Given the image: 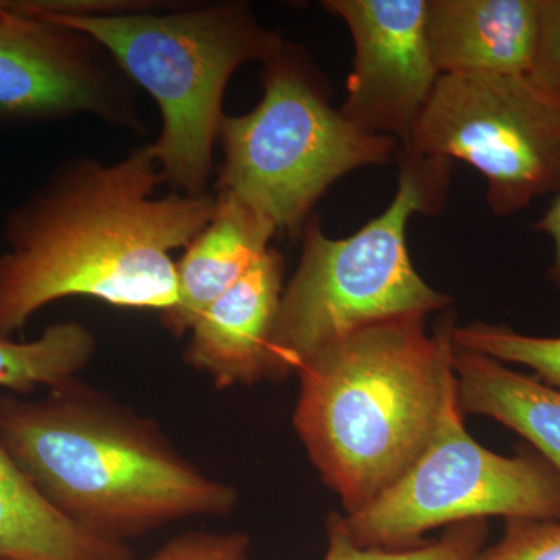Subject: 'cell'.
<instances>
[{"mask_svg":"<svg viewBox=\"0 0 560 560\" xmlns=\"http://www.w3.org/2000/svg\"><path fill=\"white\" fill-rule=\"evenodd\" d=\"M162 183L149 143L116 164L72 162L13 210L0 256V338L69 296L171 311L178 300L172 253L208 226L217 197H156Z\"/></svg>","mask_w":560,"mask_h":560,"instance_id":"6da1fadb","label":"cell"},{"mask_svg":"<svg viewBox=\"0 0 560 560\" xmlns=\"http://www.w3.org/2000/svg\"><path fill=\"white\" fill-rule=\"evenodd\" d=\"M0 441L58 511L108 539L237 504L231 486L191 466L153 423L75 378L39 400L0 394Z\"/></svg>","mask_w":560,"mask_h":560,"instance_id":"7a4b0ae2","label":"cell"},{"mask_svg":"<svg viewBox=\"0 0 560 560\" xmlns=\"http://www.w3.org/2000/svg\"><path fill=\"white\" fill-rule=\"evenodd\" d=\"M453 330L452 318L433 335L423 316L375 324L298 371L294 427L346 515L399 480L429 444L456 385Z\"/></svg>","mask_w":560,"mask_h":560,"instance_id":"3957f363","label":"cell"},{"mask_svg":"<svg viewBox=\"0 0 560 560\" xmlns=\"http://www.w3.org/2000/svg\"><path fill=\"white\" fill-rule=\"evenodd\" d=\"M399 187L388 209L355 234L331 238L307 226L300 267L283 290L268 348L267 381L298 374L318 350L375 324L427 316L452 298L416 271L407 246L416 213L442 205L451 164L397 154Z\"/></svg>","mask_w":560,"mask_h":560,"instance_id":"277c9868","label":"cell"},{"mask_svg":"<svg viewBox=\"0 0 560 560\" xmlns=\"http://www.w3.org/2000/svg\"><path fill=\"white\" fill-rule=\"evenodd\" d=\"M33 14L94 40L153 95L162 116L158 164L184 195H205L232 73L245 62H267L283 46L242 3L172 14Z\"/></svg>","mask_w":560,"mask_h":560,"instance_id":"5b68a950","label":"cell"},{"mask_svg":"<svg viewBox=\"0 0 560 560\" xmlns=\"http://www.w3.org/2000/svg\"><path fill=\"white\" fill-rule=\"evenodd\" d=\"M264 97L245 116L223 117L220 194L231 195L294 232L316 202L349 173L386 164L399 142L361 131L331 108L311 62L294 47L264 62Z\"/></svg>","mask_w":560,"mask_h":560,"instance_id":"8992f818","label":"cell"},{"mask_svg":"<svg viewBox=\"0 0 560 560\" xmlns=\"http://www.w3.org/2000/svg\"><path fill=\"white\" fill-rule=\"evenodd\" d=\"M453 386L433 436L410 469L363 510L345 515L360 547H419L429 530L489 517L560 518V475L537 452L499 455L464 425Z\"/></svg>","mask_w":560,"mask_h":560,"instance_id":"52a82bcc","label":"cell"},{"mask_svg":"<svg viewBox=\"0 0 560 560\" xmlns=\"http://www.w3.org/2000/svg\"><path fill=\"white\" fill-rule=\"evenodd\" d=\"M397 153L466 162L490 210L514 215L560 191V92L530 73L442 75Z\"/></svg>","mask_w":560,"mask_h":560,"instance_id":"ba28073f","label":"cell"},{"mask_svg":"<svg viewBox=\"0 0 560 560\" xmlns=\"http://www.w3.org/2000/svg\"><path fill=\"white\" fill-rule=\"evenodd\" d=\"M323 7L348 25L355 50L342 116L404 149L441 79L427 35V0H326Z\"/></svg>","mask_w":560,"mask_h":560,"instance_id":"9c48e42d","label":"cell"},{"mask_svg":"<svg viewBox=\"0 0 560 560\" xmlns=\"http://www.w3.org/2000/svg\"><path fill=\"white\" fill-rule=\"evenodd\" d=\"M94 40L7 2L0 16V120H47L98 114L132 125L135 117Z\"/></svg>","mask_w":560,"mask_h":560,"instance_id":"30bf717a","label":"cell"},{"mask_svg":"<svg viewBox=\"0 0 560 560\" xmlns=\"http://www.w3.org/2000/svg\"><path fill=\"white\" fill-rule=\"evenodd\" d=\"M283 293V260L268 253L202 312L186 359L219 388L267 381L268 348Z\"/></svg>","mask_w":560,"mask_h":560,"instance_id":"8fae6325","label":"cell"},{"mask_svg":"<svg viewBox=\"0 0 560 560\" xmlns=\"http://www.w3.org/2000/svg\"><path fill=\"white\" fill-rule=\"evenodd\" d=\"M537 0H427V35L440 75L529 73Z\"/></svg>","mask_w":560,"mask_h":560,"instance_id":"7c38bea8","label":"cell"},{"mask_svg":"<svg viewBox=\"0 0 560 560\" xmlns=\"http://www.w3.org/2000/svg\"><path fill=\"white\" fill-rule=\"evenodd\" d=\"M276 228L231 195H217L212 220L176 264L178 300L162 313L172 334L190 330L202 312L268 253Z\"/></svg>","mask_w":560,"mask_h":560,"instance_id":"4fadbf2b","label":"cell"},{"mask_svg":"<svg viewBox=\"0 0 560 560\" xmlns=\"http://www.w3.org/2000/svg\"><path fill=\"white\" fill-rule=\"evenodd\" d=\"M0 560H131V552L58 511L0 441Z\"/></svg>","mask_w":560,"mask_h":560,"instance_id":"5bb4252c","label":"cell"},{"mask_svg":"<svg viewBox=\"0 0 560 560\" xmlns=\"http://www.w3.org/2000/svg\"><path fill=\"white\" fill-rule=\"evenodd\" d=\"M453 371L463 411L521 434L560 475V393L533 375L455 346Z\"/></svg>","mask_w":560,"mask_h":560,"instance_id":"9a60e30c","label":"cell"},{"mask_svg":"<svg viewBox=\"0 0 560 560\" xmlns=\"http://www.w3.org/2000/svg\"><path fill=\"white\" fill-rule=\"evenodd\" d=\"M94 352V337L79 323L54 324L27 342L0 338V389L31 394L40 386L58 388L73 381Z\"/></svg>","mask_w":560,"mask_h":560,"instance_id":"2e32d148","label":"cell"},{"mask_svg":"<svg viewBox=\"0 0 560 560\" xmlns=\"http://www.w3.org/2000/svg\"><path fill=\"white\" fill-rule=\"evenodd\" d=\"M324 560H471L485 548L488 522L471 521L447 526L440 539L405 550L360 547L350 539L341 515L327 521Z\"/></svg>","mask_w":560,"mask_h":560,"instance_id":"e0dca14e","label":"cell"},{"mask_svg":"<svg viewBox=\"0 0 560 560\" xmlns=\"http://www.w3.org/2000/svg\"><path fill=\"white\" fill-rule=\"evenodd\" d=\"M453 342L501 363L529 368L560 393V337H534L500 324L471 323L455 327Z\"/></svg>","mask_w":560,"mask_h":560,"instance_id":"ac0fdd59","label":"cell"},{"mask_svg":"<svg viewBox=\"0 0 560 560\" xmlns=\"http://www.w3.org/2000/svg\"><path fill=\"white\" fill-rule=\"evenodd\" d=\"M504 523L503 537L471 560H560V518Z\"/></svg>","mask_w":560,"mask_h":560,"instance_id":"d6986e66","label":"cell"},{"mask_svg":"<svg viewBox=\"0 0 560 560\" xmlns=\"http://www.w3.org/2000/svg\"><path fill=\"white\" fill-rule=\"evenodd\" d=\"M249 550L245 534L194 530L168 541L150 560H250Z\"/></svg>","mask_w":560,"mask_h":560,"instance_id":"ffe728a7","label":"cell"},{"mask_svg":"<svg viewBox=\"0 0 560 560\" xmlns=\"http://www.w3.org/2000/svg\"><path fill=\"white\" fill-rule=\"evenodd\" d=\"M529 73L560 92V0H537L536 46Z\"/></svg>","mask_w":560,"mask_h":560,"instance_id":"44dd1931","label":"cell"},{"mask_svg":"<svg viewBox=\"0 0 560 560\" xmlns=\"http://www.w3.org/2000/svg\"><path fill=\"white\" fill-rule=\"evenodd\" d=\"M536 231L547 235L552 243L550 278L560 291V191L552 197L551 206L536 223Z\"/></svg>","mask_w":560,"mask_h":560,"instance_id":"7402d4cb","label":"cell"},{"mask_svg":"<svg viewBox=\"0 0 560 560\" xmlns=\"http://www.w3.org/2000/svg\"><path fill=\"white\" fill-rule=\"evenodd\" d=\"M7 9V2H0V16H2L3 11Z\"/></svg>","mask_w":560,"mask_h":560,"instance_id":"603a6c76","label":"cell"}]
</instances>
